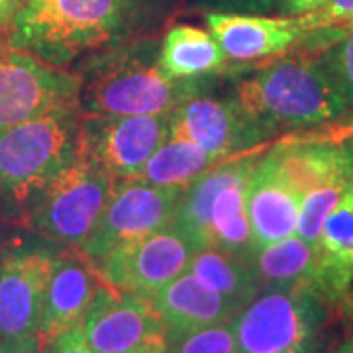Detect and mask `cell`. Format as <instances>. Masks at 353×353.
I'll use <instances>...</instances> for the list:
<instances>
[{
	"label": "cell",
	"instance_id": "1",
	"mask_svg": "<svg viewBox=\"0 0 353 353\" xmlns=\"http://www.w3.org/2000/svg\"><path fill=\"white\" fill-rule=\"evenodd\" d=\"M157 6L159 0H30L14 18L8 46L65 69L150 28Z\"/></svg>",
	"mask_w": 353,
	"mask_h": 353
},
{
	"label": "cell",
	"instance_id": "2",
	"mask_svg": "<svg viewBox=\"0 0 353 353\" xmlns=\"http://www.w3.org/2000/svg\"><path fill=\"white\" fill-rule=\"evenodd\" d=\"M253 67L259 69L234 83L232 101L267 134L324 126L352 112L322 55L285 53Z\"/></svg>",
	"mask_w": 353,
	"mask_h": 353
},
{
	"label": "cell",
	"instance_id": "3",
	"mask_svg": "<svg viewBox=\"0 0 353 353\" xmlns=\"http://www.w3.org/2000/svg\"><path fill=\"white\" fill-rule=\"evenodd\" d=\"M148 46L110 50L90 67L81 85L79 104L85 114L138 116L171 114L183 102L201 97L199 79H175L150 61Z\"/></svg>",
	"mask_w": 353,
	"mask_h": 353
},
{
	"label": "cell",
	"instance_id": "4",
	"mask_svg": "<svg viewBox=\"0 0 353 353\" xmlns=\"http://www.w3.org/2000/svg\"><path fill=\"white\" fill-rule=\"evenodd\" d=\"M257 155H240L202 173L183 190L173 226L196 250L220 248L243 259L253 252L248 216V179Z\"/></svg>",
	"mask_w": 353,
	"mask_h": 353
},
{
	"label": "cell",
	"instance_id": "5",
	"mask_svg": "<svg viewBox=\"0 0 353 353\" xmlns=\"http://www.w3.org/2000/svg\"><path fill=\"white\" fill-rule=\"evenodd\" d=\"M81 114L57 110L0 132V202H32L75 159Z\"/></svg>",
	"mask_w": 353,
	"mask_h": 353
},
{
	"label": "cell",
	"instance_id": "6",
	"mask_svg": "<svg viewBox=\"0 0 353 353\" xmlns=\"http://www.w3.org/2000/svg\"><path fill=\"white\" fill-rule=\"evenodd\" d=\"M328 301L312 285L265 287L234 318L238 353H322Z\"/></svg>",
	"mask_w": 353,
	"mask_h": 353
},
{
	"label": "cell",
	"instance_id": "7",
	"mask_svg": "<svg viewBox=\"0 0 353 353\" xmlns=\"http://www.w3.org/2000/svg\"><path fill=\"white\" fill-rule=\"evenodd\" d=\"M118 179L85 153L51 181L32 201L28 226L50 240L79 250L101 220Z\"/></svg>",
	"mask_w": 353,
	"mask_h": 353
},
{
	"label": "cell",
	"instance_id": "8",
	"mask_svg": "<svg viewBox=\"0 0 353 353\" xmlns=\"http://www.w3.org/2000/svg\"><path fill=\"white\" fill-rule=\"evenodd\" d=\"M287 173L301 192L296 236L318 248L324 222L353 173V145L341 141L279 143Z\"/></svg>",
	"mask_w": 353,
	"mask_h": 353
},
{
	"label": "cell",
	"instance_id": "9",
	"mask_svg": "<svg viewBox=\"0 0 353 353\" xmlns=\"http://www.w3.org/2000/svg\"><path fill=\"white\" fill-rule=\"evenodd\" d=\"M83 79L12 46H0V132L77 108Z\"/></svg>",
	"mask_w": 353,
	"mask_h": 353
},
{
	"label": "cell",
	"instance_id": "10",
	"mask_svg": "<svg viewBox=\"0 0 353 353\" xmlns=\"http://www.w3.org/2000/svg\"><path fill=\"white\" fill-rule=\"evenodd\" d=\"M196 245L176 226L114 245L94 263L102 283L118 292L152 299L167 283L187 271Z\"/></svg>",
	"mask_w": 353,
	"mask_h": 353
},
{
	"label": "cell",
	"instance_id": "11",
	"mask_svg": "<svg viewBox=\"0 0 353 353\" xmlns=\"http://www.w3.org/2000/svg\"><path fill=\"white\" fill-rule=\"evenodd\" d=\"M81 326L94 353L169 352V336L152 299L118 292L102 281Z\"/></svg>",
	"mask_w": 353,
	"mask_h": 353
},
{
	"label": "cell",
	"instance_id": "12",
	"mask_svg": "<svg viewBox=\"0 0 353 353\" xmlns=\"http://www.w3.org/2000/svg\"><path fill=\"white\" fill-rule=\"evenodd\" d=\"M171 114H81L79 148L116 179H136L169 138Z\"/></svg>",
	"mask_w": 353,
	"mask_h": 353
},
{
	"label": "cell",
	"instance_id": "13",
	"mask_svg": "<svg viewBox=\"0 0 353 353\" xmlns=\"http://www.w3.org/2000/svg\"><path fill=\"white\" fill-rule=\"evenodd\" d=\"M181 194V189L155 187L139 179H118L99 224L79 252L99 263L114 245L171 226Z\"/></svg>",
	"mask_w": 353,
	"mask_h": 353
},
{
	"label": "cell",
	"instance_id": "14",
	"mask_svg": "<svg viewBox=\"0 0 353 353\" xmlns=\"http://www.w3.org/2000/svg\"><path fill=\"white\" fill-rule=\"evenodd\" d=\"M204 20L206 30L220 43L228 59L248 63L281 57L318 32L308 14L208 12Z\"/></svg>",
	"mask_w": 353,
	"mask_h": 353
},
{
	"label": "cell",
	"instance_id": "15",
	"mask_svg": "<svg viewBox=\"0 0 353 353\" xmlns=\"http://www.w3.org/2000/svg\"><path fill=\"white\" fill-rule=\"evenodd\" d=\"M59 255L43 250H16L0 255V338H38L46 290Z\"/></svg>",
	"mask_w": 353,
	"mask_h": 353
},
{
	"label": "cell",
	"instance_id": "16",
	"mask_svg": "<svg viewBox=\"0 0 353 353\" xmlns=\"http://www.w3.org/2000/svg\"><path fill=\"white\" fill-rule=\"evenodd\" d=\"M301 192L285 169L281 145L257 155L248 179V216L253 250L296 234Z\"/></svg>",
	"mask_w": 353,
	"mask_h": 353
},
{
	"label": "cell",
	"instance_id": "17",
	"mask_svg": "<svg viewBox=\"0 0 353 353\" xmlns=\"http://www.w3.org/2000/svg\"><path fill=\"white\" fill-rule=\"evenodd\" d=\"M269 134L252 122L232 101L194 97L171 112L169 138L187 139L224 157L245 155Z\"/></svg>",
	"mask_w": 353,
	"mask_h": 353
},
{
	"label": "cell",
	"instance_id": "18",
	"mask_svg": "<svg viewBox=\"0 0 353 353\" xmlns=\"http://www.w3.org/2000/svg\"><path fill=\"white\" fill-rule=\"evenodd\" d=\"M99 285L101 275L87 255L79 250L73 255H59L39 316L38 341L41 347H48L61 334L83 322Z\"/></svg>",
	"mask_w": 353,
	"mask_h": 353
},
{
	"label": "cell",
	"instance_id": "19",
	"mask_svg": "<svg viewBox=\"0 0 353 353\" xmlns=\"http://www.w3.org/2000/svg\"><path fill=\"white\" fill-rule=\"evenodd\" d=\"M153 308L163 320L169 341L194 330L224 320H234L240 312L194 273L185 271L152 296Z\"/></svg>",
	"mask_w": 353,
	"mask_h": 353
},
{
	"label": "cell",
	"instance_id": "20",
	"mask_svg": "<svg viewBox=\"0 0 353 353\" xmlns=\"http://www.w3.org/2000/svg\"><path fill=\"white\" fill-rule=\"evenodd\" d=\"M320 290L340 299L353 281V173L341 199L324 222L320 241Z\"/></svg>",
	"mask_w": 353,
	"mask_h": 353
},
{
	"label": "cell",
	"instance_id": "21",
	"mask_svg": "<svg viewBox=\"0 0 353 353\" xmlns=\"http://www.w3.org/2000/svg\"><path fill=\"white\" fill-rule=\"evenodd\" d=\"M248 261L261 289L312 285L320 290L318 248L296 234L263 248H255Z\"/></svg>",
	"mask_w": 353,
	"mask_h": 353
},
{
	"label": "cell",
	"instance_id": "22",
	"mask_svg": "<svg viewBox=\"0 0 353 353\" xmlns=\"http://www.w3.org/2000/svg\"><path fill=\"white\" fill-rule=\"evenodd\" d=\"M226 53L208 30L176 24L167 30L157 53V65L175 79H199L222 69Z\"/></svg>",
	"mask_w": 353,
	"mask_h": 353
},
{
	"label": "cell",
	"instance_id": "23",
	"mask_svg": "<svg viewBox=\"0 0 353 353\" xmlns=\"http://www.w3.org/2000/svg\"><path fill=\"white\" fill-rule=\"evenodd\" d=\"M228 159L234 157H224L220 153L208 152L187 139L167 138V141L153 153L136 179L155 187L185 190L202 173H206L216 165L224 163Z\"/></svg>",
	"mask_w": 353,
	"mask_h": 353
},
{
	"label": "cell",
	"instance_id": "24",
	"mask_svg": "<svg viewBox=\"0 0 353 353\" xmlns=\"http://www.w3.org/2000/svg\"><path fill=\"white\" fill-rule=\"evenodd\" d=\"M187 271L194 273L238 310L257 296L261 285L253 275L250 261L220 248H202L192 255Z\"/></svg>",
	"mask_w": 353,
	"mask_h": 353
},
{
	"label": "cell",
	"instance_id": "25",
	"mask_svg": "<svg viewBox=\"0 0 353 353\" xmlns=\"http://www.w3.org/2000/svg\"><path fill=\"white\" fill-rule=\"evenodd\" d=\"M322 51V61L353 112V20L341 24L338 34Z\"/></svg>",
	"mask_w": 353,
	"mask_h": 353
},
{
	"label": "cell",
	"instance_id": "26",
	"mask_svg": "<svg viewBox=\"0 0 353 353\" xmlns=\"http://www.w3.org/2000/svg\"><path fill=\"white\" fill-rule=\"evenodd\" d=\"M169 353H238L234 320L210 324L169 341Z\"/></svg>",
	"mask_w": 353,
	"mask_h": 353
},
{
	"label": "cell",
	"instance_id": "27",
	"mask_svg": "<svg viewBox=\"0 0 353 353\" xmlns=\"http://www.w3.org/2000/svg\"><path fill=\"white\" fill-rule=\"evenodd\" d=\"M316 30L347 24L353 20V0H328L314 12H308Z\"/></svg>",
	"mask_w": 353,
	"mask_h": 353
},
{
	"label": "cell",
	"instance_id": "28",
	"mask_svg": "<svg viewBox=\"0 0 353 353\" xmlns=\"http://www.w3.org/2000/svg\"><path fill=\"white\" fill-rule=\"evenodd\" d=\"M279 0H194L202 8L210 12H243L267 14L277 8Z\"/></svg>",
	"mask_w": 353,
	"mask_h": 353
},
{
	"label": "cell",
	"instance_id": "29",
	"mask_svg": "<svg viewBox=\"0 0 353 353\" xmlns=\"http://www.w3.org/2000/svg\"><path fill=\"white\" fill-rule=\"evenodd\" d=\"M43 350H46V353H94L88 345L81 324L61 334L57 340L51 341L50 345L43 347Z\"/></svg>",
	"mask_w": 353,
	"mask_h": 353
},
{
	"label": "cell",
	"instance_id": "30",
	"mask_svg": "<svg viewBox=\"0 0 353 353\" xmlns=\"http://www.w3.org/2000/svg\"><path fill=\"white\" fill-rule=\"evenodd\" d=\"M328 0H279L277 8L279 14L285 16H301V14H308L318 10L320 6H324Z\"/></svg>",
	"mask_w": 353,
	"mask_h": 353
},
{
	"label": "cell",
	"instance_id": "31",
	"mask_svg": "<svg viewBox=\"0 0 353 353\" xmlns=\"http://www.w3.org/2000/svg\"><path fill=\"white\" fill-rule=\"evenodd\" d=\"M26 0H0V34H8Z\"/></svg>",
	"mask_w": 353,
	"mask_h": 353
},
{
	"label": "cell",
	"instance_id": "32",
	"mask_svg": "<svg viewBox=\"0 0 353 353\" xmlns=\"http://www.w3.org/2000/svg\"><path fill=\"white\" fill-rule=\"evenodd\" d=\"M6 353H46V350L39 345L36 336L30 338H16V340H4Z\"/></svg>",
	"mask_w": 353,
	"mask_h": 353
},
{
	"label": "cell",
	"instance_id": "33",
	"mask_svg": "<svg viewBox=\"0 0 353 353\" xmlns=\"http://www.w3.org/2000/svg\"><path fill=\"white\" fill-rule=\"evenodd\" d=\"M336 353H353V341H347V343H343V345H341L340 350H338Z\"/></svg>",
	"mask_w": 353,
	"mask_h": 353
},
{
	"label": "cell",
	"instance_id": "34",
	"mask_svg": "<svg viewBox=\"0 0 353 353\" xmlns=\"http://www.w3.org/2000/svg\"><path fill=\"white\" fill-rule=\"evenodd\" d=\"M0 353H6V347H4V340L0 338Z\"/></svg>",
	"mask_w": 353,
	"mask_h": 353
},
{
	"label": "cell",
	"instance_id": "35",
	"mask_svg": "<svg viewBox=\"0 0 353 353\" xmlns=\"http://www.w3.org/2000/svg\"><path fill=\"white\" fill-rule=\"evenodd\" d=\"M26 2H30V0H26ZM26 2H24V4H26Z\"/></svg>",
	"mask_w": 353,
	"mask_h": 353
},
{
	"label": "cell",
	"instance_id": "36",
	"mask_svg": "<svg viewBox=\"0 0 353 353\" xmlns=\"http://www.w3.org/2000/svg\"><path fill=\"white\" fill-rule=\"evenodd\" d=\"M0 255H2V252H0Z\"/></svg>",
	"mask_w": 353,
	"mask_h": 353
},
{
	"label": "cell",
	"instance_id": "37",
	"mask_svg": "<svg viewBox=\"0 0 353 353\" xmlns=\"http://www.w3.org/2000/svg\"><path fill=\"white\" fill-rule=\"evenodd\" d=\"M165 353H169V352H165Z\"/></svg>",
	"mask_w": 353,
	"mask_h": 353
},
{
	"label": "cell",
	"instance_id": "38",
	"mask_svg": "<svg viewBox=\"0 0 353 353\" xmlns=\"http://www.w3.org/2000/svg\"><path fill=\"white\" fill-rule=\"evenodd\" d=\"M0 36H2V34H0Z\"/></svg>",
	"mask_w": 353,
	"mask_h": 353
}]
</instances>
